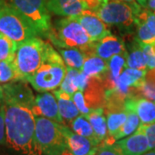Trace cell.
Segmentation results:
<instances>
[{
	"label": "cell",
	"mask_w": 155,
	"mask_h": 155,
	"mask_svg": "<svg viewBox=\"0 0 155 155\" xmlns=\"http://www.w3.org/2000/svg\"><path fill=\"white\" fill-rule=\"evenodd\" d=\"M4 105L7 147L20 155H43L35 140V116L31 109L14 104Z\"/></svg>",
	"instance_id": "cell-1"
},
{
	"label": "cell",
	"mask_w": 155,
	"mask_h": 155,
	"mask_svg": "<svg viewBox=\"0 0 155 155\" xmlns=\"http://www.w3.org/2000/svg\"><path fill=\"white\" fill-rule=\"evenodd\" d=\"M67 70V66L60 53L48 43L43 62L27 81L38 92L54 91L61 85Z\"/></svg>",
	"instance_id": "cell-2"
},
{
	"label": "cell",
	"mask_w": 155,
	"mask_h": 155,
	"mask_svg": "<svg viewBox=\"0 0 155 155\" xmlns=\"http://www.w3.org/2000/svg\"><path fill=\"white\" fill-rule=\"evenodd\" d=\"M47 39L57 48H78L84 55L92 42L76 17L57 20Z\"/></svg>",
	"instance_id": "cell-3"
},
{
	"label": "cell",
	"mask_w": 155,
	"mask_h": 155,
	"mask_svg": "<svg viewBox=\"0 0 155 155\" xmlns=\"http://www.w3.org/2000/svg\"><path fill=\"white\" fill-rule=\"evenodd\" d=\"M142 7H134L122 0H108L95 11L108 26L114 27L123 35H131L135 28V17Z\"/></svg>",
	"instance_id": "cell-4"
},
{
	"label": "cell",
	"mask_w": 155,
	"mask_h": 155,
	"mask_svg": "<svg viewBox=\"0 0 155 155\" xmlns=\"http://www.w3.org/2000/svg\"><path fill=\"white\" fill-rule=\"evenodd\" d=\"M47 44L40 37H33L17 44L13 63L21 79L27 80L41 65Z\"/></svg>",
	"instance_id": "cell-5"
},
{
	"label": "cell",
	"mask_w": 155,
	"mask_h": 155,
	"mask_svg": "<svg viewBox=\"0 0 155 155\" xmlns=\"http://www.w3.org/2000/svg\"><path fill=\"white\" fill-rule=\"evenodd\" d=\"M0 33L17 44L33 37H39L33 24L10 4L0 10Z\"/></svg>",
	"instance_id": "cell-6"
},
{
	"label": "cell",
	"mask_w": 155,
	"mask_h": 155,
	"mask_svg": "<svg viewBox=\"0 0 155 155\" xmlns=\"http://www.w3.org/2000/svg\"><path fill=\"white\" fill-rule=\"evenodd\" d=\"M35 140L43 155H61L67 149L61 124L35 116Z\"/></svg>",
	"instance_id": "cell-7"
},
{
	"label": "cell",
	"mask_w": 155,
	"mask_h": 155,
	"mask_svg": "<svg viewBox=\"0 0 155 155\" xmlns=\"http://www.w3.org/2000/svg\"><path fill=\"white\" fill-rule=\"evenodd\" d=\"M48 0H9V4L21 12L33 24L39 37L48 38L53 28Z\"/></svg>",
	"instance_id": "cell-8"
},
{
	"label": "cell",
	"mask_w": 155,
	"mask_h": 155,
	"mask_svg": "<svg viewBox=\"0 0 155 155\" xmlns=\"http://www.w3.org/2000/svg\"><path fill=\"white\" fill-rule=\"evenodd\" d=\"M28 83L27 80L18 79L1 84L4 91V103L14 104L32 109L35 96Z\"/></svg>",
	"instance_id": "cell-9"
},
{
	"label": "cell",
	"mask_w": 155,
	"mask_h": 155,
	"mask_svg": "<svg viewBox=\"0 0 155 155\" xmlns=\"http://www.w3.org/2000/svg\"><path fill=\"white\" fill-rule=\"evenodd\" d=\"M126 52L127 50L124 41L113 34H110L97 41L91 42L85 56L94 54L108 61L114 55Z\"/></svg>",
	"instance_id": "cell-10"
},
{
	"label": "cell",
	"mask_w": 155,
	"mask_h": 155,
	"mask_svg": "<svg viewBox=\"0 0 155 155\" xmlns=\"http://www.w3.org/2000/svg\"><path fill=\"white\" fill-rule=\"evenodd\" d=\"M31 110L35 116L46 117L54 122L63 124V120L59 111L57 98L55 95L52 92L45 91L36 95Z\"/></svg>",
	"instance_id": "cell-11"
},
{
	"label": "cell",
	"mask_w": 155,
	"mask_h": 155,
	"mask_svg": "<svg viewBox=\"0 0 155 155\" xmlns=\"http://www.w3.org/2000/svg\"><path fill=\"white\" fill-rule=\"evenodd\" d=\"M76 18L82 25L92 42L97 41L111 34L110 30L107 27V24L97 15L95 11L91 10L84 11Z\"/></svg>",
	"instance_id": "cell-12"
},
{
	"label": "cell",
	"mask_w": 155,
	"mask_h": 155,
	"mask_svg": "<svg viewBox=\"0 0 155 155\" xmlns=\"http://www.w3.org/2000/svg\"><path fill=\"white\" fill-rule=\"evenodd\" d=\"M61 130L66 139L67 148L73 155H95L99 145L91 140L75 134L68 126L61 124Z\"/></svg>",
	"instance_id": "cell-13"
},
{
	"label": "cell",
	"mask_w": 155,
	"mask_h": 155,
	"mask_svg": "<svg viewBox=\"0 0 155 155\" xmlns=\"http://www.w3.org/2000/svg\"><path fill=\"white\" fill-rule=\"evenodd\" d=\"M122 155H142L149 150L148 141L140 126L132 134L116 142Z\"/></svg>",
	"instance_id": "cell-14"
},
{
	"label": "cell",
	"mask_w": 155,
	"mask_h": 155,
	"mask_svg": "<svg viewBox=\"0 0 155 155\" xmlns=\"http://www.w3.org/2000/svg\"><path fill=\"white\" fill-rule=\"evenodd\" d=\"M50 13L64 17H76L88 10L83 0H48Z\"/></svg>",
	"instance_id": "cell-15"
},
{
	"label": "cell",
	"mask_w": 155,
	"mask_h": 155,
	"mask_svg": "<svg viewBox=\"0 0 155 155\" xmlns=\"http://www.w3.org/2000/svg\"><path fill=\"white\" fill-rule=\"evenodd\" d=\"M125 107L131 108L136 112L140 123L155 122V101L144 97H127L125 100Z\"/></svg>",
	"instance_id": "cell-16"
},
{
	"label": "cell",
	"mask_w": 155,
	"mask_h": 155,
	"mask_svg": "<svg viewBox=\"0 0 155 155\" xmlns=\"http://www.w3.org/2000/svg\"><path fill=\"white\" fill-rule=\"evenodd\" d=\"M54 93L57 98L59 111L63 120V124L66 126H70L71 122L79 116V110L72 101L71 95L67 94L61 89L55 90Z\"/></svg>",
	"instance_id": "cell-17"
},
{
	"label": "cell",
	"mask_w": 155,
	"mask_h": 155,
	"mask_svg": "<svg viewBox=\"0 0 155 155\" xmlns=\"http://www.w3.org/2000/svg\"><path fill=\"white\" fill-rule=\"evenodd\" d=\"M91 123L93 128L95 135L97 140L101 143L108 135V127H107V120L104 116V108H95L91 109L88 116H85Z\"/></svg>",
	"instance_id": "cell-18"
},
{
	"label": "cell",
	"mask_w": 155,
	"mask_h": 155,
	"mask_svg": "<svg viewBox=\"0 0 155 155\" xmlns=\"http://www.w3.org/2000/svg\"><path fill=\"white\" fill-rule=\"evenodd\" d=\"M127 56V67L137 70L147 69V58L140 48V45L134 37L133 41L129 43Z\"/></svg>",
	"instance_id": "cell-19"
},
{
	"label": "cell",
	"mask_w": 155,
	"mask_h": 155,
	"mask_svg": "<svg viewBox=\"0 0 155 155\" xmlns=\"http://www.w3.org/2000/svg\"><path fill=\"white\" fill-rule=\"evenodd\" d=\"M108 71V61L98 56H85L82 72L90 77L98 78L102 79Z\"/></svg>",
	"instance_id": "cell-20"
},
{
	"label": "cell",
	"mask_w": 155,
	"mask_h": 155,
	"mask_svg": "<svg viewBox=\"0 0 155 155\" xmlns=\"http://www.w3.org/2000/svg\"><path fill=\"white\" fill-rule=\"evenodd\" d=\"M67 67L82 71L85 55L81 50L78 48H58Z\"/></svg>",
	"instance_id": "cell-21"
},
{
	"label": "cell",
	"mask_w": 155,
	"mask_h": 155,
	"mask_svg": "<svg viewBox=\"0 0 155 155\" xmlns=\"http://www.w3.org/2000/svg\"><path fill=\"white\" fill-rule=\"evenodd\" d=\"M70 127L75 134L91 140L97 145L100 144L99 141L97 140V139L95 135L93 128L88 121V119L85 116L81 115V116H78V117H76L71 122Z\"/></svg>",
	"instance_id": "cell-22"
},
{
	"label": "cell",
	"mask_w": 155,
	"mask_h": 155,
	"mask_svg": "<svg viewBox=\"0 0 155 155\" xmlns=\"http://www.w3.org/2000/svg\"><path fill=\"white\" fill-rule=\"evenodd\" d=\"M125 110L127 111V120H126L125 123L122 125V127L120 128V130L114 136L116 141L132 134L138 128L140 124V120L139 118L138 115L136 114V112L133 109L125 107Z\"/></svg>",
	"instance_id": "cell-23"
},
{
	"label": "cell",
	"mask_w": 155,
	"mask_h": 155,
	"mask_svg": "<svg viewBox=\"0 0 155 155\" xmlns=\"http://www.w3.org/2000/svg\"><path fill=\"white\" fill-rule=\"evenodd\" d=\"M127 114L126 110L121 111H110L107 112V127L108 134L115 136L116 134L120 130V128L125 123L127 120Z\"/></svg>",
	"instance_id": "cell-24"
},
{
	"label": "cell",
	"mask_w": 155,
	"mask_h": 155,
	"mask_svg": "<svg viewBox=\"0 0 155 155\" xmlns=\"http://www.w3.org/2000/svg\"><path fill=\"white\" fill-rule=\"evenodd\" d=\"M137 90L139 97L155 101V69L147 72L143 82Z\"/></svg>",
	"instance_id": "cell-25"
},
{
	"label": "cell",
	"mask_w": 155,
	"mask_h": 155,
	"mask_svg": "<svg viewBox=\"0 0 155 155\" xmlns=\"http://www.w3.org/2000/svg\"><path fill=\"white\" fill-rule=\"evenodd\" d=\"M67 74L64 78L62 83L61 84L60 87L63 91L72 96L77 91H78V79L79 72L81 71H78L76 69H72L70 67H67Z\"/></svg>",
	"instance_id": "cell-26"
},
{
	"label": "cell",
	"mask_w": 155,
	"mask_h": 155,
	"mask_svg": "<svg viewBox=\"0 0 155 155\" xmlns=\"http://www.w3.org/2000/svg\"><path fill=\"white\" fill-rule=\"evenodd\" d=\"M17 48V43L0 33V61H13Z\"/></svg>",
	"instance_id": "cell-27"
},
{
	"label": "cell",
	"mask_w": 155,
	"mask_h": 155,
	"mask_svg": "<svg viewBox=\"0 0 155 155\" xmlns=\"http://www.w3.org/2000/svg\"><path fill=\"white\" fill-rule=\"evenodd\" d=\"M21 79L13 61H0V84Z\"/></svg>",
	"instance_id": "cell-28"
},
{
	"label": "cell",
	"mask_w": 155,
	"mask_h": 155,
	"mask_svg": "<svg viewBox=\"0 0 155 155\" xmlns=\"http://www.w3.org/2000/svg\"><path fill=\"white\" fill-rule=\"evenodd\" d=\"M135 32L136 35L134 36V38L139 42L151 45H153L155 43V36L150 31L146 22L137 17H135Z\"/></svg>",
	"instance_id": "cell-29"
},
{
	"label": "cell",
	"mask_w": 155,
	"mask_h": 155,
	"mask_svg": "<svg viewBox=\"0 0 155 155\" xmlns=\"http://www.w3.org/2000/svg\"><path fill=\"white\" fill-rule=\"evenodd\" d=\"M72 99L74 102L75 105L77 106L78 110H79V113L84 116H87L91 112V109L89 108L87 103L85 101L84 92L81 91H77L73 95H72Z\"/></svg>",
	"instance_id": "cell-30"
},
{
	"label": "cell",
	"mask_w": 155,
	"mask_h": 155,
	"mask_svg": "<svg viewBox=\"0 0 155 155\" xmlns=\"http://www.w3.org/2000/svg\"><path fill=\"white\" fill-rule=\"evenodd\" d=\"M136 17L146 22L150 31L155 36V12L149 11L147 8H142Z\"/></svg>",
	"instance_id": "cell-31"
},
{
	"label": "cell",
	"mask_w": 155,
	"mask_h": 155,
	"mask_svg": "<svg viewBox=\"0 0 155 155\" xmlns=\"http://www.w3.org/2000/svg\"><path fill=\"white\" fill-rule=\"evenodd\" d=\"M140 126L144 131L146 137L147 139L149 150L155 148V122L149 123V124L140 123Z\"/></svg>",
	"instance_id": "cell-32"
},
{
	"label": "cell",
	"mask_w": 155,
	"mask_h": 155,
	"mask_svg": "<svg viewBox=\"0 0 155 155\" xmlns=\"http://www.w3.org/2000/svg\"><path fill=\"white\" fill-rule=\"evenodd\" d=\"M95 155H122V153L120 149L117 147L116 143L114 145H106L100 143Z\"/></svg>",
	"instance_id": "cell-33"
},
{
	"label": "cell",
	"mask_w": 155,
	"mask_h": 155,
	"mask_svg": "<svg viewBox=\"0 0 155 155\" xmlns=\"http://www.w3.org/2000/svg\"><path fill=\"white\" fill-rule=\"evenodd\" d=\"M5 145V105L0 104V146Z\"/></svg>",
	"instance_id": "cell-34"
},
{
	"label": "cell",
	"mask_w": 155,
	"mask_h": 155,
	"mask_svg": "<svg viewBox=\"0 0 155 155\" xmlns=\"http://www.w3.org/2000/svg\"><path fill=\"white\" fill-rule=\"evenodd\" d=\"M108 0H83V2L87 6L88 10L95 11L97 9L99 6H101L103 4H104Z\"/></svg>",
	"instance_id": "cell-35"
},
{
	"label": "cell",
	"mask_w": 155,
	"mask_h": 155,
	"mask_svg": "<svg viewBox=\"0 0 155 155\" xmlns=\"http://www.w3.org/2000/svg\"><path fill=\"white\" fill-rule=\"evenodd\" d=\"M147 69L148 70L155 69V54L147 58Z\"/></svg>",
	"instance_id": "cell-36"
},
{
	"label": "cell",
	"mask_w": 155,
	"mask_h": 155,
	"mask_svg": "<svg viewBox=\"0 0 155 155\" xmlns=\"http://www.w3.org/2000/svg\"><path fill=\"white\" fill-rule=\"evenodd\" d=\"M146 8L149 11L155 12V0H147Z\"/></svg>",
	"instance_id": "cell-37"
},
{
	"label": "cell",
	"mask_w": 155,
	"mask_h": 155,
	"mask_svg": "<svg viewBox=\"0 0 155 155\" xmlns=\"http://www.w3.org/2000/svg\"><path fill=\"white\" fill-rule=\"evenodd\" d=\"M123 2H125V3H127V4H129V5H131L134 6V7H141V6L139 5L138 3H137V1L136 0H122Z\"/></svg>",
	"instance_id": "cell-38"
},
{
	"label": "cell",
	"mask_w": 155,
	"mask_h": 155,
	"mask_svg": "<svg viewBox=\"0 0 155 155\" xmlns=\"http://www.w3.org/2000/svg\"><path fill=\"white\" fill-rule=\"evenodd\" d=\"M4 102V91L2 88V85L0 84V104Z\"/></svg>",
	"instance_id": "cell-39"
},
{
	"label": "cell",
	"mask_w": 155,
	"mask_h": 155,
	"mask_svg": "<svg viewBox=\"0 0 155 155\" xmlns=\"http://www.w3.org/2000/svg\"><path fill=\"white\" fill-rule=\"evenodd\" d=\"M140 5L142 8H146V5H147V0H136Z\"/></svg>",
	"instance_id": "cell-40"
},
{
	"label": "cell",
	"mask_w": 155,
	"mask_h": 155,
	"mask_svg": "<svg viewBox=\"0 0 155 155\" xmlns=\"http://www.w3.org/2000/svg\"><path fill=\"white\" fill-rule=\"evenodd\" d=\"M142 155H155V148L153 149H151L148 152H146L145 153H143Z\"/></svg>",
	"instance_id": "cell-41"
},
{
	"label": "cell",
	"mask_w": 155,
	"mask_h": 155,
	"mask_svg": "<svg viewBox=\"0 0 155 155\" xmlns=\"http://www.w3.org/2000/svg\"><path fill=\"white\" fill-rule=\"evenodd\" d=\"M61 155H73V154L72 153V152L67 148V149H66L64 152H63V153H62V154Z\"/></svg>",
	"instance_id": "cell-42"
},
{
	"label": "cell",
	"mask_w": 155,
	"mask_h": 155,
	"mask_svg": "<svg viewBox=\"0 0 155 155\" xmlns=\"http://www.w3.org/2000/svg\"><path fill=\"white\" fill-rule=\"evenodd\" d=\"M6 4V0H0V10L4 7V6Z\"/></svg>",
	"instance_id": "cell-43"
},
{
	"label": "cell",
	"mask_w": 155,
	"mask_h": 155,
	"mask_svg": "<svg viewBox=\"0 0 155 155\" xmlns=\"http://www.w3.org/2000/svg\"><path fill=\"white\" fill-rule=\"evenodd\" d=\"M153 50H154V52H155V43L153 45Z\"/></svg>",
	"instance_id": "cell-44"
}]
</instances>
